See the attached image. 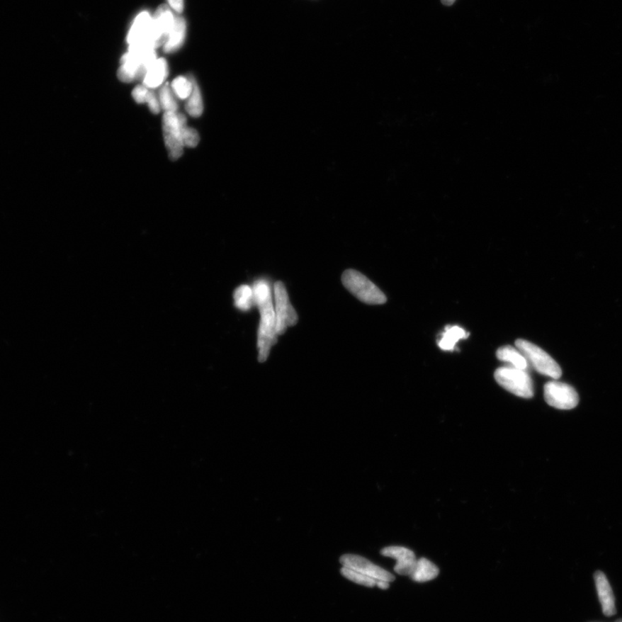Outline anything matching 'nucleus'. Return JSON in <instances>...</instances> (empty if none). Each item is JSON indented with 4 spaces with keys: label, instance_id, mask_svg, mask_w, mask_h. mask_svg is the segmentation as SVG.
<instances>
[{
    "label": "nucleus",
    "instance_id": "obj_20",
    "mask_svg": "<svg viewBox=\"0 0 622 622\" xmlns=\"http://www.w3.org/2000/svg\"><path fill=\"white\" fill-rule=\"evenodd\" d=\"M235 306L243 311L249 310L255 304L253 288L244 285L236 289L234 294Z\"/></svg>",
    "mask_w": 622,
    "mask_h": 622
},
{
    "label": "nucleus",
    "instance_id": "obj_25",
    "mask_svg": "<svg viewBox=\"0 0 622 622\" xmlns=\"http://www.w3.org/2000/svg\"><path fill=\"white\" fill-rule=\"evenodd\" d=\"M149 91V90L147 86L144 85L137 86L132 91L133 99L135 100L137 103H145V102H147Z\"/></svg>",
    "mask_w": 622,
    "mask_h": 622
},
{
    "label": "nucleus",
    "instance_id": "obj_15",
    "mask_svg": "<svg viewBox=\"0 0 622 622\" xmlns=\"http://www.w3.org/2000/svg\"><path fill=\"white\" fill-rule=\"evenodd\" d=\"M185 35H186V22L181 16H175L174 25L164 43L165 52L171 53L179 50L184 42Z\"/></svg>",
    "mask_w": 622,
    "mask_h": 622
},
{
    "label": "nucleus",
    "instance_id": "obj_23",
    "mask_svg": "<svg viewBox=\"0 0 622 622\" xmlns=\"http://www.w3.org/2000/svg\"><path fill=\"white\" fill-rule=\"evenodd\" d=\"M159 103L161 108L164 110V112H173L176 113L177 111V108H179V106H177L174 94H173L172 90L170 89L168 84H165L161 88L159 91Z\"/></svg>",
    "mask_w": 622,
    "mask_h": 622
},
{
    "label": "nucleus",
    "instance_id": "obj_2",
    "mask_svg": "<svg viewBox=\"0 0 622 622\" xmlns=\"http://www.w3.org/2000/svg\"><path fill=\"white\" fill-rule=\"evenodd\" d=\"M157 60L154 49H129L128 53L121 58V66L118 77L123 82L143 80L149 67Z\"/></svg>",
    "mask_w": 622,
    "mask_h": 622
},
{
    "label": "nucleus",
    "instance_id": "obj_8",
    "mask_svg": "<svg viewBox=\"0 0 622 622\" xmlns=\"http://www.w3.org/2000/svg\"><path fill=\"white\" fill-rule=\"evenodd\" d=\"M275 313H276V330L278 336L285 334L290 326L296 325L298 316L290 305L285 285L281 281L274 285Z\"/></svg>",
    "mask_w": 622,
    "mask_h": 622
},
{
    "label": "nucleus",
    "instance_id": "obj_17",
    "mask_svg": "<svg viewBox=\"0 0 622 622\" xmlns=\"http://www.w3.org/2000/svg\"><path fill=\"white\" fill-rule=\"evenodd\" d=\"M496 356H497L499 360L509 362V363L513 365L514 368L521 370H526L528 368V362H527L525 356H523L518 349H514V346H502V348L498 349Z\"/></svg>",
    "mask_w": 622,
    "mask_h": 622
},
{
    "label": "nucleus",
    "instance_id": "obj_26",
    "mask_svg": "<svg viewBox=\"0 0 622 622\" xmlns=\"http://www.w3.org/2000/svg\"><path fill=\"white\" fill-rule=\"evenodd\" d=\"M147 103H148L149 108L152 113L157 114L160 112L161 106L159 100L157 99L154 93L149 91Z\"/></svg>",
    "mask_w": 622,
    "mask_h": 622
},
{
    "label": "nucleus",
    "instance_id": "obj_5",
    "mask_svg": "<svg viewBox=\"0 0 622 622\" xmlns=\"http://www.w3.org/2000/svg\"><path fill=\"white\" fill-rule=\"evenodd\" d=\"M494 379L507 391L524 399L533 397V384L526 370L502 367L496 370Z\"/></svg>",
    "mask_w": 622,
    "mask_h": 622
},
{
    "label": "nucleus",
    "instance_id": "obj_3",
    "mask_svg": "<svg viewBox=\"0 0 622 622\" xmlns=\"http://www.w3.org/2000/svg\"><path fill=\"white\" fill-rule=\"evenodd\" d=\"M341 281L345 288L365 304L383 305L387 302L385 295L359 271L353 269L345 271Z\"/></svg>",
    "mask_w": 622,
    "mask_h": 622
},
{
    "label": "nucleus",
    "instance_id": "obj_12",
    "mask_svg": "<svg viewBox=\"0 0 622 622\" xmlns=\"http://www.w3.org/2000/svg\"><path fill=\"white\" fill-rule=\"evenodd\" d=\"M152 19L153 31H154L157 45L159 47L166 42L168 35L174 25L175 16L172 13L170 7L161 6Z\"/></svg>",
    "mask_w": 622,
    "mask_h": 622
},
{
    "label": "nucleus",
    "instance_id": "obj_21",
    "mask_svg": "<svg viewBox=\"0 0 622 622\" xmlns=\"http://www.w3.org/2000/svg\"><path fill=\"white\" fill-rule=\"evenodd\" d=\"M342 576L346 579L356 582L357 584L367 586V587H375L379 584L380 581L373 579V578L366 576L364 574L356 572V570L342 567L341 570Z\"/></svg>",
    "mask_w": 622,
    "mask_h": 622
},
{
    "label": "nucleus",
    "instance_id": "obj_24",
    "mask_svg": "<svg viewBox=\"0 0 622 622\" xmlns=\"http://www.w3.org/2000/svg\"><path fill=\"white\" fill-rule=\"evenodd\" d=\"M183 141L184 147H196L199 144L200 136L195 129L188 128L187 125L183 128Z\"/></svg>",
    "mask_w": 622,
    "mask_h": 622
},
{
    "label": "nucleus",
    "instance_id": "obj_9",
    "mask_svg": "<svg viewBox=\"0 0 622 622\" xmlns=\"http://www.w3.org/2000/svg\"><path fill=\"white\" fill-rule=\"evenodd\" d=\"M546 403L560 410H572L577 407L579 397L572 385L558 381H549L545 385Z\"/></svg>",
    "mask_w": 622,
    "mask_h": 622
},
{
    "label": "nucleus",
    "instance_id": "obj_29",
    "mask_svg": "<svg viewBox=\"0 0 622 622\" xmlns=\"http://www.w3.org/2000/svg\"><path fill=\"white\" fill-rule=\"evenodd\" d=\"M616 622H622V620H618Z\"/></svg>",
    "mask_w": 622,
    "mask_h": 622
},
{
    "label": "nucleus",
    "instance_id": "obj_16",
    "mask_svg": "<svg viewBox=\"0 0 622 622\" xmlns=\"http://www.w3.org/2000/svg\"><path fill=\"white\" fill-rule=\"evenodd\" d=\"M439 569L432 562L426 558H420L417 560L414 570L411 578L417 582H425L435 579L439 576Z\"/></svg>",
    "mask_w": 622,
    "mask_h": 622
},
{
    "label": "nucleus",
    "instance_id": "obj_1",
    "mask_svg": "<svg viewBox=\"0 0 622 622\" xmlns=\"http://www.w3.org/2000/svg\"><path fill=\"white\" fill-rule=\"evenodd\" d=\"M255 304L261 313L258 333L259 361L265 362L271 346L277 344L276 313L271 298V287L265 281H258L254 285Z\"/></svg>",
    "mask_w": 622,
    "mask_h": 622
},
{
    "label": "nucleus",
    "instance_id": "obj_13",
    "mask_svg": "<svg viewBox=\"0 0 622 622\" xmlns=\"http://www.w3.org/2000/svg\"><path fill=\"white\" fill-rule=\"evenodd\" d=\"M594 581H596L598 596L601 602L602 612L606 616H612L616 615V599L613 596L611 586L606 577L605 574L601 572H596L594 575Z\"/></svg>",
    "mask_w": 622,
    "mask_h": 622
},
{
    "label": "nucleus",
    "instance_id": "obj_10",
    "mask_svg": "<svg viewBox=\"0 0 622 622\" xmlns=\"http://www.w3.org/2000/svg\"><path fill=\"white\" fill-rule=\"evenodd\" d=\"M340 562L342 566L356 570V572L364 574L377 581L388 582L390 584L395 579V576L388 572V570L373 564L367 558L358 556V555L345 554L341 558Z\"/></svg>",
    "mask_w": 622,
    "mask_h": 622
},
{
    "label": "nucleus",
    "instance_id": "obj_14",
    "mask_svg": "<svg viewBox=\"0 0 622 622\" xmlns=\"http://www.w3.org/2000/svg\"><path fill=\"white\" fill-rule=\"evenodd\" d=\"M168 76V64L164 58L157 59L143 79L144 86L147 89H156L164 84Z\"/></svg>",
    "mask_w": 622,
    "mask_h": 622
},
{
    "label": "nucleus",
    "instance_id": "obj_6",
    "mask_svg": "<svg viewBox=\"0 0 622 622\" xmlns=\"http://www.w3.org/2000/svg\"><path fill=\"white\" fill-rule=\"evenodd\" d=\"M187 125L186 117L182 113H164L163 133L165 145L171 160L179 159L183 153V128Z\"/></svg>",
    "mask_w": 622,
    "mask_h": 622
},
{
    "label": "nucleus",
    "instance_id": "obj_28",
    "mask_svg": "<svg viewBox=\"0 0 622 622\" xmlns=\"http://www.w3.org/2000/svg\"><path fill=\"white\" fill-rule=\"evenodd\" d=\"M442 2L446 6H451L456 2V0H442Z\"/></svg>",
    "mask_w": 622,
    "mask_h": 622
},
{
    "label": "nucleus",
    "instance_id": "obj_4",
    "mask_svg": "<svg viewBox=\"0 0 622 622\" xmlns=\"http://www.w3.org/2000/svg\"><path fill=\"white\" fill-rule=\"evenodd\" d=\"M515 346L538 373L554 380L562 376L561 368L557 362L539 346L522 339L515 341Z\"/></svg>",
    "mask_w": 622,
    "mask_h": 622
},
{
    "label": "nucleus",
    "instance_id": "obj_18",
    "mask_svg": "<svg viewBox=\"0 0 622 622\" xmlns=\"http://www.w3.org/2000/svg\"><path fill=\"white\" fill-rule=\"evenodd\" d=\"M470 336V334L465 332L459 326H448L446 332L442 334L438 344L440 349L450 351L455 349V346L460 339H464Z\"/></svg>",
    "mask_w": 622,
    "mask_h": 622
},
{
    "label": "nucleus",
    "instance_id": "obj_27",
    "mask_svg": "<svg viewBox=\"0 0 622 622\" xmlns=\"http://www.w3.org/2000/svg\"><path fill=\"white\" fill-rule=\"evenodd\" d=\"M171 9L180 14L183 11V0H168Z\"/></svg>",
    "mask_w": 622,
    "mask_h": 622
},
{
    "label": "nucleus",
    "instance_id": "obj_11",
    "mask_svg": "<svg viewBox=\"0 0 622 622\" xmlns=\"http://www.w3.org/2000/svg\"><path fill=\"white\" fill-rule=\"evenodd\" d=\"M381 554L396 559L395 572L403 576H412L417 564L415 553L412 550L402 546H388L381 550Z\"/></svg>",
    "mask_w": 622,
    "mask_h": 622
},
{
    "label": "nucleus",
    "instance_id": "obj_22",
    "mask_svg": "<svg viewBox=\"0 0 622 622\" xmlns=\"http://www.w3.org/2000/svg\"><path fill=\"white\" fill-rule=\"evenodd\" d=\"M173 92L181 100L188 99L193 90V82L191 78L179 77L172 82Z\"/></svg>",
    "mask_w": 622,
    "mask_h": 622
},
{
    "label": "nucleus",
    "instance_id": "obj_7",
    "mask_svg": "<svg viewBox=\"0 0 622 622\" xmlns=\"http://www.w3.org/2000/svg\"><path fill=\"white\" fill-rule=\"evenodd\" d=\"M129 49H156L153 19L147 11L137 16L128 35Z\"/></svg>",
    "mask_w": 622,
    "mask_h": 622
},
{
    "label": "nucleus",
    "instance_id": "obj_19",
    "mask_svg": "<svg viewBox=\"0 0 622 622\" xmlns=\"http://www.w3.org/2000/svg\"><path fill=\"white\" fill-rule=\"evenodd\" d=\"M193 90L191 96L188 98L186 111L192 117H199L203 112V102L200 89L194 78L191 77Z\"/></svg>",
    "mask_w": 622,
    "mask_h": 622
}]
</instances>
